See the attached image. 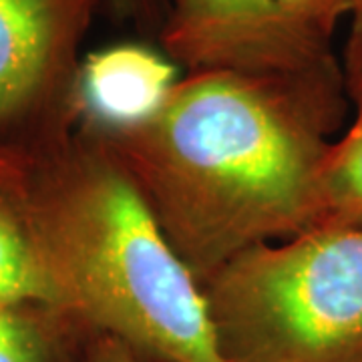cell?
Instances as JSON below:
<instances>
[{
    "instance_id": "cell-1",
    "label": "cell",
    "mask_w": 362,
    "mask_h": 362,
    "mask_svg": "<svg viewBox=\"0 0 362 362\" xmlns=\"http://www.w3.org/2000/svg\"><path fill=\"white\" fill-rule=\"evenodd\" d=\"M346 99L337 59L294 73L195 71L149 119L85 133L204 284L247 250L316 228L318 175Z\"/></svg>"
},
{
    "instance_id": "cell-2",
    "label": "cell",
    "mask_w": 362,
    "mask_h": 362,
    "mask_svg": "<svg viewBox=\"0 0 362 362\" xmlns=\"http://www.w3.org/2000/svg\"><path fill=\"white\" fill-rule=\"evenodd\" d=\"M14 194L51 308L145 362H226L204 288L97 137L40 145Z\"/></svg>"
},
{
    "instance_id": "cell-3",
    "label": "cell",
    "mask_w": 362,
    "mask_h": 362,
    "mask_svg": "<svg viewBox=\"0 0 362 362\" xmlns=\"http://www.w3.org/2000/svg\"><path fill=\"white\" fill-rule=\"evenodd\" d=\"M226 362H362V232L312 228L202 284Z\"/></svg>"
},
{
    "instance_id": "cell-4",
    "label": "cell",
    "mask_w": 362,
    "mask_h": 362,
    "mask_svg": "<svg viewBox=\"0 0 362 362\" xmlns=\"http://www.w3.org/2000/svg\"><path fill=\"white\" fill-rule=\"evenodd\" d=\"M99 2L0 0V143L14 131L54 139L73 129L78 51Z\"/></svg>"
},
{
    "instance_id": "cell-5",
    "label": "cell",
    "mask_w": 362,
    "mask_h": 362,
    "mask_svg": "<svg viewBox=\"0 0 362 362\" xmlns=\"http://www.w3.org/2000/svg\"><path fill=\"white\" fill-rule=\"evenodd\" d=\"M159 40L189 73H294L334 61L330 40L294 25L270 0H173Z\"/></svg>"
},
{
    "instance_id": "cell-6",
    "label": "cell",
    "mask_w": 362,
    "mask_h": 362,
    "mask_svg": "<svg viewBox=\"0 0 362 362\" xmlns=\"http://www.w3.org/2000/svg\"><path fill=\"white\" fill-rule=\"evenodd\" d=\"M180 81L165 52L145 45H111L83 57L73 93V129L117 131L156 113Z\"/></svg>"
},
{
    "instance_id": "cell-7",
    "label": "cell",
    "mask_w": 362,
    "mask_h": 362,
    "mask_svg": "<svg viewBox=\"0 0 362 362\" xmlns=\"http://www.w3.org/2000/svg\"><path fill=\"white\" fill-rule=\"evenodd\" d=\"M87 338L51 306L0 302V362H81Z\"/></svg>"
},
{
    "instance_id": "cell-8",
    "label": "cell",
    "mask_w": 362,
    "mask_h": 362,
    "mask_svg": "<svg viewBox=\"0 0 362 362\" xmlns=\"http://www.w3.org/2000/svg\"><path fill=\"white\" fill-rule=\"evenodd\" d=\"M316 228L362 232V113L330 143L318 175Z\"/></svg>"
},
{
    "instance_id": "cell-9",
    "label": "cell",
    "mask_w": 362,
    "mask_h": 362,
    "mask_svg": "<svg viewBox=\"0 0 362 362\" xmlns=\"http://www.w3.org/2000/svg\"><path fill=\"white\" fill-rule=\"evenodd\" d=\"M0 302L49 306V290L14 192H0Z\"/></svg>"
},
{
    "instance_id": "cell-10",
    "label": "cell",
    "mask_w": 362,
    "mask_h": 362,
    "mask_svg": "<svg viewBox=\"0 0 362 362\" xmlns=\"http://www.w3.org/2000/svg\"><path fill=\"white\" fill-rule=\"evenodd\" d=\"M294 25L330 40L338 23L350 18L362 0H270Z\"/></svg>"
},
{
    "instance_id": "cell-11",
    "label": "cell",
    "mask_w": 362,
    "mask_h": 362,
    "mask_svg": "<svg viewBox=\"0 0 362 362\" xmlns=\"http://www.w3.org/2000/svg\"><path fill=\"white\" fill-rule=\"evenodd\" d=\"M342 77L346 97L354 103V111L362 113V2L350 16V33L344 47Z\"/></svg>"
},
{
    "instance_id": "cell-12",
    "label": "cell",
    "mask_w": 362,
    "mask_h": 362,
    "mask_svg": "<svg viewBox=\"0 0 362 362\" xmlns=\"http://www.w3.org/2000/svg\"><path fill=\"white\" fill-rule=\"evenodd\" d=\"M81 362H145L121 340L105 334H93L87 338Z\"/></svg>"
},
{
    "instance_id": "cell-13",
    "label": "cell",
    "mask_w": 362,
    "mask_h": 362,
    "mask_svg": "<svg viewBox=\"0 0 362 362\" xmlns=\"http://www.w3.org/2000/svg\"><path fill=\"white\" fill-rule=\"evenodd\" d=\"M28 171V153L0 143V192H16Z\"/></svg>"
},
{
    "instance_id": "cell-14",
    "label": "cell",
    "mask_w": 362,
    "mask_h": 362,
    "mask_svg": "<svg viewBox=\"0 0 362 362\" xmlns=\"http://www.w3.org/2000/svg\"><path fill=\"white\" fill-rule=\"evenodd\" d=\"M119 2L141 26L161 30L173 0H119Z\"/></svg>"
}]
</instances>
